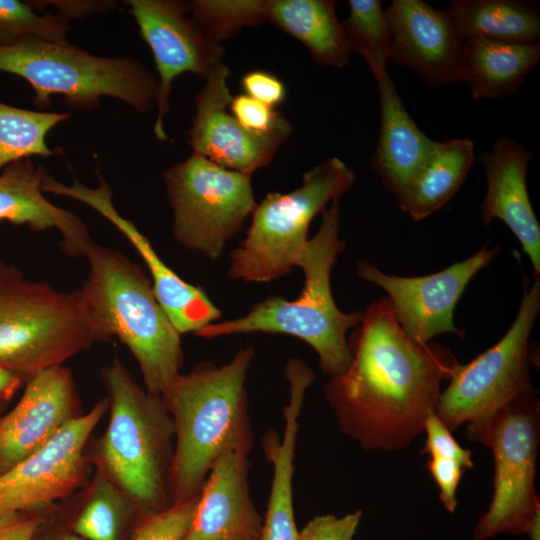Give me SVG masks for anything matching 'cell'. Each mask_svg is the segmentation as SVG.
<instances>
[{
	"label": "cell",
	"instance_id": "obj_38",
	"mask_svg": "<svg viewBox=\"0 0 540 540\" xmlns=\"http://www.w3.org/2000/svg\"><path fill=\"white\" fill-rule=\"evenodd\" d=\"M426 466L439 488V498L444 508L453 513L458 504V485L466 468L456 461L440 457H430Z\"/></svg>",
	"mask_w": 540,
	"mask_h": 540
},
{
	"label": "cell",
	"instance_id": "obj_2",
	"mask_svg": "<svg viewBox=\"0 0 540 540\" xmlns=\"http://www.w3.org/2000/svg\"><path fill=\"white\" fill-rule=\"evenodd\" d=\"M255 349H240L228 363H201L180 374L163 399L175 430L169 475L171 504L198 496L215 462L226 452L248 454L253 435L246 378Z\"/></svg>",
	"mask_w": 540,
	"mask_h": 540
},
{
	"label": "cell",
	"instance_id": "obj_16",
	"mask_svg": "<svg viewBox=\"0 0 540 540\" xmlns=\"http://www.w3.org/2000/svg\"><path fill=\"white\" fill-rule=\"evenodd\" d=\"M82 414L76 383L67 367H50L27 378L20 400L0 418V474L42 448Z\"/></svg>",
	"mask_w": 540,
	"mask_h": 540
},
{
	"label": "cell",
	"instance_id": "obj_19",
	"mask_svg": "<svg viewBox=\"0 0 540 540\" xmlns=\"http://www.w3.org/2000/svg\"><path fill=\"white\" fill-rule=\"evenodd\" d=\"M531 158V151L507 137L479 155L487 181L480 216L485 225L499 219L510 229L531 261L534 281H540V225L526 186Z\"/></svg>",
	"mask_w": 540,
	"mask_h": 540
},
{
	"label": "cell",
	"instance_id": "obj_29",
	"mask_svg": "<svg viewBox=\"0 0 540 540\" xmlns=\"http://www.w3.org/2000/svg\"><path fill=\"white\" fill-rule=\"evenodd\" d=\"M295 451L291 443L282 442L265 454L273 476L260 540H299L293 499Z\"/></svg>",
	"mask_w": 540,
	"mask_h": 540
},
{
	"label": "cell",
	"instance_id": "obj_4",
	"mask_svg": "<svg viewBox=\"0 0 540 540\" xmlns=\"http://www.w3.org/2000/svg\"><path fill=\"white\" fill-rule=\"evenodd\" d=\"M339 200H333L322 212L321 225L298 262L304 286L297 298L269 296L246 315L214 322L197 336L212 339L256 332L294 336L315 350L323 374L331 377L343 373L352 357L347 334L359 324L363 310L343 312L332 295L331 271L345 249L339 238Z\"/></svg>",
	"mask_w": 540,
	"mask_h": 540
},
{
	"label": "cell",
	"instance_id": "obj_9",
	"mask_svg": "<svg viewBox=\"0 0 540 540\" xmlns=\"http://www.w3.org/2000/svg\"><path fill=\"white\" fill-rule=\"evenodd\" d=\"M536 394L522 396L490 417L467 424L466 435L493 452V496L473 531L474 540L501 533L528 534L540 514L535 479L540 442Z\"/></svg>",
	"mask_w": 540,
	"mask_h": 540
},
{
	"label": "cell",
	"instance_id": "obj_3",
	"mask_svg": "<svg viewBox=\"0 0 540 540\" xmlns=\"http://www.w3.org/2000/svg\"><path fill=\"white\" fill-rule=\"evenodd\" d=\"M101 377L109 420L88 448L90 463L124 491L141 517L161 512L171 505L172 416L163 398L140 387L118 356L102 369Z\"/></svg>",
	"mask_w": 540,
	"mask_h": 540
},
{
	"label": "cell",
	"instance_id": "obj_27",
	"mask_svg": "<svg viewBox=\"0 0 540 540\" xmlns=\"http://www.w3.org/2000/svg\"><path fill=\"white\" fill-rule=\"evenodd\" d=\"M461 40L539 43L536 5L519 0H451L445 10Z\"/></svg>",
	"mask_w": 540,
	"mask_h": 540
},
{
	"label": "cell",
	"instance_id": "obj_42",
	"mask_svg": "<svg viewBox=\"0 0 540 540\" xmlns=\"http://www.w3.org/2000/svg\"><path fill=\"white\" fill-rule=\"evenodd\" d=\"M23 382L21 376L0 366V400L9 398Z\"/></svg>",
	"mask_w": 540,
	"mask_h": 540
},
{
	"label": "cell",
	"instance_id": "obj_7",
	"mask_svg": "<svg viewBox=\"0 0 540 540\" xmlns=\"http://www.w3.org/2000/svg\"><path fill=\"white\" fill-rule=\"evenodd\" d=\"M0 71L25 79L33 88V102L46 111L52 96L62 95L75 110L90 111L102 97L126 103L145 114L156 103L157 77L131 57L93 55L72 43L37 38L0 47Z\"/></svg>",
	"mask_w": 540,
	"mask_h": 540
},
{
	"label": "cell",
	"instance_id": "obj_32",
	"mask_svg": "<svg viewBox=\"0 0 540 540\" xmlns=\"http://www.w3.org/2000/svg\"><path fill=\"white\" fill-rule=\"evenodd\" d=\"M349 16L341 21L351 52L376 54L387 62L391 53L390 31L379 0H350Z\"/></svg>",
	"mask_w": 540,
	"mask_h": 540
},
{
	"label": "cell",
	"instance_id": "obj_15",
	"mask_svg": "<svg viewBox=\"0 0 540 540\" xmlns=\"http://www.w3.org/2000/svg\"><path fill=\"white\" fill-rule=\"evenodd\" d=\"M229 68L224 64L214 72L195 97V116L187 132L192 154L217 165L251 175L268 165L293 125L286 118L275 128L255 132L243 126L227 107L232 100L227 85Z\"/></svg>",
	"mask_w": 540,
	"mask_h": 540
},
{
	"label": "cell",
	"instance_id": "obj_39",
	"mask_svg": "<svg viewBox=\"0 0 540 540\" xmlns=\"http://www.w3.org/2000/svg\"><path fill=\"white\" fill-rule=\"evenodd\" d=\"M37 11L54 7L58 15L67 20H85L95 15L112 13L117 2L114 0H27Z\"/></svg>",
	"mask_w": 540,
	"mask_h": 540
},
{
	"label": "cell",
	"instance_id": "obj_23",
	"mask_svg": "<svg viewBox=\"0 0 540 540\" xmlns=\"http://www.w3.org/2000/svg\"><path fill=\"white\" fill-rule=\"evenodd\" d=\"M539 61V43L469 38L461 45L459 81L474 99H497L514 93Z\"/></svg>",
	"mask_w": 540,
	"mask_h": 540
},
{
	"label": "cell",
	"instance_id": "obj_10",
	"mask_svg": "<svg viewBox=\"0 0 540 540\" xmlns=\"http://www.w3.org/2000/svg\"><path fill=\"white\" fill-rule=\"evenodd\" d=\"M540 311V281L524 286L518 313L505 335L467 364H458L441 391L436 415L451 430L484 420L514 400L534 393L535 364L529 338Z\"/></svg>",
	"mask_w": 540,
	"mask_h": 540
},
{
	"label": "cell",
	"instance_id": "obj_1",
	"mask_svg": "<svg viewBox=\"0 0 540 540\" xmlns=\"http://www.w3.org/2000/svg\"><path fill=\"white\" fill-rule=\"evenodd\" d=\"M356 327L350 364L326 382L325 398L341 432L363 449L402 450L424 432L459 362L446 346L413 341L387 297L370 303Z\"/></svg>",
	"mask_w": 540,
	"mask_h": 540
},
{
	"label": "cell",
	"instance_id": "obj_34",
	"mask_svg": "<svg viewBox=\"0 0 540 540\" xmlns=\"http://www.w3.org/2000/svg\"><path fill=\"white\" fill-rule=\"evenodd\" d=\"M424 431L426 442L422 450L423 454L456 461L466 469L474 466L471 451L463 448L456 441L452 431L438 418L436 413L431 414L426 419Z\"/></svg>",
	"mask_w": 540,
	"mask_h": 540
},
{
	"label": "cell",
	"instance_id": "obj_30",
	"mask_svg": "<svg viewBox=\"0 0 540 540\" xmlns=\"http://www.w3.org/2000/svg\"><path fill=\"white\" fill-rule=\"evenodd\" d=\"M188 6L206 37L219 44L266 21L265 0H193Z\"/></svg>",
	"mask_w": 540,
	"mask_h": 540
},
{
	"label": "cell",
	"instance_id": "obj_26",
	"mask_svg": "<svg viewBox=\"0 0 540 540\" xmlns=\"http://www.w3.org/2000/svg\"><path fill=\"white\" fill-rule=\"evenodd\" d=\"M475 161L469 139H446L435 146L402 197L399 208L420 221L444 207L464 183Z\"/></svg>",
	"mask_w": 540,
	"mask_h": 540
},
{
	"label": "cell",
	"instance_id": "obj_33",
	"mask_svg": "<svg viewBox=\"0 0 540 540\" xmlns=\"http://www.w3.org/2000/svg\"><path fill=\"white\" fill-rule=\"evenodd\" d=\"M198 496L140 517L129 540H182L192 520Z\"/></svg>",
	"mask_w": 540,
	"mask_h": 540
},
{
	"label": "cell",
	"instance_id": "obj_22",
	"mask_svg": "<svg viewBox=\"0 0 540 540\" xmlns=\"http://www.w3.org/2000/svg\"><path fill=\"white\" fill-rule=\"evenodd\" d=\"M101 216L120 231L144 261L154 294L180 335H197L221 318V311L199 286L176 274L157 254L148 238L123 217L113 204L104 206Z\"/></svg>",
	"mask_w": 540,
	"mask_h": 540
},
{
	"label": "cell",
	"instance_id": "obj_18",
	"mask_svg": "<svg viewBox=\"0 0 540 540\" xmlns=\"http://www.w3.org/2000/svg\"><path fill=\"white\" fill-rule=\"evenodd\" d=\"M248 474V454H223L200 490L182 540H260L263 517L252 501Z\"/></svg>",
	"mask_w": 540,
	"mask_h": 540
},
{
	"label": "cell",
	"instance_id": "obj_36",
	"mask_svg": "<svg viewBox=\"0 0 540 540\" xmlns=\"http://www.w3.org/2000/svg\"><path fill=\"white\" fill-rule=\"evenodd\" d=\"M229 107L243 126L255 132L269 131L286 119L282 113L246 94L232 98Z\"/></svg>",
	"mask_w": 540,
	"mask_h": 540
},
{
	"label": "cell",
	"instance_id": "obj_13",
	"mask_svg": "<svg viewBox=\"0 0 540 540\" xmlns=\"http://www.w3.org/2000/svg\"><path fill=\"white\" fill-rule=\"evenodd\" d=\"M141 37L150 48L158 72L153 132L168 139L164 119L169 111L173 81L183 73L207 80L224 65V48L211 41L190 15L188 2L177 0H125Z\"/></svg>",
	"mask_w": 540,
	"mask_h": 540
},
{
	"label": "cell",
	"instance_id": "obj_24",
	"mask_svg": "<svg viewBox=\"0 0 540 540\" xmlns=\"http://www.w3.org/2000/svg\"><path fill=\"white\" fill-rule=\"evenodd\" d=\"M333 0H265V19L299 40L319 65L345 67L349 47Z\"/></svg>",
	"mask_w": 540,
	"mask_h": 540
},
{
	"label": "cell",
	"instance_id": "obj_25",
	"mask_svg": "<svg viewBox=\"0 0 540 540\" xmlns=\"http://www.w3.org/2000/svg\"><path fill=\"white\" fill-rule=\"evenodd\" d=\"M71 506H57L59 522L85 540H129L141 515L133 501L102 471L94 474Z\"/></svg>",
	"mask_w": 540,
	"mask_h": 540
},
{
	"label": "cell",
	"instance_id": "obj_5",
	"mask_svg": "<svg viewBox=\"0 0 540 540\" xmlns=\"http://www.w3.org/2000/svg\"><path fill=\"white\" fill-rule=\"evenodd\" d=\"M79 289L104 342L116 337L135 358L145 389L166 397L181 374V335L158 302L145 271L118 250L93 242Z\"/></svg>",
	"mask_w": 540,
	"mask_h": 540
},
{
	"label": "cell",
	"instance_id": "obj_31",
	"mask_svg": "<svg viewBox=\"0 0 540 540\" xmlns=\"http://www.w3.org/2000/svg\"><path fill=\"white\" fill-rule=\"evenodd\" d=\"M70 22L57 13L41 14L28 1L0 0V47L25 39L68 42Z\"/></svg>",
	"mask_w": 540,
	"mask_h": 540
},
{
	"label": "cell",
	"instance_id": "obj_6",
	"mask_svg": "<svg viewBox=\"0 0 540 540\" xmlns=\"http://www.w3.org/2000/svg\"><path fill=\"white\" fill-rule=\"evenodd\" d=\"M103 342L80 290L60 291L0 261V366L25 381Z\"/></svg>",
	"mask_w": 540,
	"mask_h": 540
},
{
	"label": "cell",
	"instance_id": "obj_40",
	"mask_svg": "<svg viewBox=\"0 0 540 540\" xmlns=\"http://www.w3.org/2000/svg\"><path fill=\"white\" fill-rule=\"evenodd\" d=\"M241 84L246 95L272 108L282 103L286 96L284 83L275 75L263 70L247 72Z\"/></svg>",
	"mask_w": 540,
	"mask_h": 540
},
{
	"label": "cell",
	"instance_id": "obj_20",
	"mask_svg": "<svg viewBox=\"0 0 540 540\" xmlns=\"http://www.w3.org/2000/svg\"><path fill=\"white\" fill-rule=\"evenodd\" d=\"M362 57L376 80L380 97V134L370 165L398 201L436 141L430 139L409 115L387 71V61L374 54Z\"/></svg>",
	"mask_w": 540,
	"mask_h": 540
},
{
	"label": "cell",
	"instance_id": "obj_37",
	"mask_svg": "<svg viewBox=\"0 0 540 540\" xmlns=\"http://www.w3.org/2000/svg\"><path fill=\"white\" fill-rule=\"evenodd\" d=\"M57 504L49 507L15 511L0 516V540H34Z\"/></svg>",
	"mask_w": 540,
	"mask_h": 540
},
{
	"label": "cell",
	"instance_id": "obj_14",
	"mask_svg": "<svg viewBox=\"0 0 540 540\" xmlns=\"http://www.w3.org/2000/svg\"><path fill=\"white\" fill-rule=\"evenodd\" d=\"M500 246L486 245L471 257L433 274L417 277L388 275L361 260L357 275L388 294L395 318L416 343L427 345L443 333L464 337L454 323L459 298L472 278L500 253Z\"/></svg>",
	"mask_w": 540,
	"mask_h": 540
},
{
	"label": "cell",
	"instance_id": "obj_11",
	"mask_svg": "<svg viewBox=\"0 0 540 540\" xmlns=\"http://www.w3.org/2000/svg\"><path fill=\"white\" fill-rule=\"evenodd\" d=\"M162 179L172 208L174 239L211 261L220 257L257 205L251 175L196 154L170 166Z\"/></svg>",
	"mask_w": 540,
	"mask_h": 540
},
{
	"label": "cell",
	"instance_id": "obj_41",
	"mask_svg": "<svg viewBox=\"0 0 540 540\" xmlns=\"http://www.w3.org/2000/svg\"><path fill=\"white\" fill-rule=\"evenodd\" d=\"M57 505L46 522L37 531L34 540H85L64 527L56 517Z\"/></svg>",
	"mask_w": 540,
	"mask_h": 540
},
{
	"label": "cell",
	"instance_id": "obj_17",
	"mask_svg": "<svg viewBox=\"0 0 540 540\" xmlns=\"http://www.w3.org/2000/svg\"><path fill=\"white\" fill-rule=\"evenodd\" d=\"M389 61L416 71L430 86L458 83L462 40L445 10L422 0H393L385 9Z\"/></svg>",
	"mask_w": 540,
	"mask_h": 540
},
{
	"label": "cell",
	"instance_id": "obj_8",
	"mask_svg": "<svg viewBox=\"0 0 540 540\" xmlns=\"http://www.w3.org/2000/svg\"><path fill=\"white\" fill-rule=\"evenodd\" d=\"M354 182V172L332 157L306 172L293 191L268 193L252 212L245 238L230 254L229 278L265 283L289 274L306 250L314 217Z\"/></svg>",
	"mask_w": 540,
	"mask_h": 540
},
{
	"label": "cell",
	"instance_id": "obj_28",
	"mask_svg": "<svg viewBox=\"0 0 540 540\" xmlns=\"http://www.w3.org/2000/svg\"><path fill=\"white\" fill-rule=\"evenodd\" d=\"M70 116L67 112L30 110L0 102V171L19 159L53 156L47 135Z\"/></svg>",
	"mask_w": 540,
	"mask_h": 540
},
{
	"label": "cell",
	"instance_id": "obj_12",
	"mask_svg": "<svg viewBox=\"0 0 540 540\" xmlns=\"http://www.w3.org/2000/svg\"><path fill=\"white\" fill-rule=\"evenodd\" d=\"M108 399L64 426L42 448L0 474V516L52 506L65 501L88 482V444Z\"/></svg>",
	"mask_w": 540,
	"mask_h": 540
},
{
	"label": "cell",
	"instance_id": "obj_21",
	"mask_svg": "<svg viewBox=\"0 0 540 540\" xmlns=\"http://www.w3.org/2000/svg\"><path fill=\"white\" fill-rule=\"evenodd\" d=\"M44 173L43 166H36L31 158L16 160L0 171V221L27 225L34 232L56 229L66 255L85 256L94 242L88 227L77 214L44 196Z\"/></svg>",
	"mask_w": 540,
	"mask_h": 540
},
{
	"label": "cell",
	"instance_id": "obj_35",
	"mask_svg": "<svg viewBox=\"0 0 540 540\" xmlns=\"http://www.w3.org/2000/svg\"><path fill=\"white\" fill-rule=\"evenodd\" d=\"M361 518V510L342 517L333 514L316 516L299 531V540H353Z\"/></svg>",
	"mask_w": 540,
	"mask_h": 540
}]
</instances>
